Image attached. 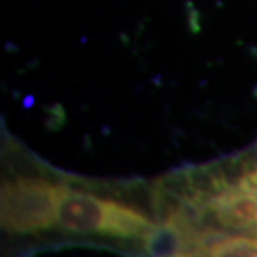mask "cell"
Returning a JSON list of instances; mask_svg holds the SVG:
<instances>
[{"mask_svg": "<svg viewBox=\"0 0 257 257\" xmlns=\"http://www.w3.org/2000/svg\"><path fill=\"white\" fill-rule=\"evenodd\" d=\"M57 225L67 232L119 239L151 237L156 229L152 220L136 207L75 189H67Z\"/></svg>", "mask_w": 257, "mask_h": 257, "instance_id": "1", "label": "cell"}, {"mask_svg": "<svg viewBox=\"0 0 257 257\" xmlns=\"http://www.w3.org/2000/svg\"><path fill=\"white\" fill-rule=\"evenodd\" d=\"M67 189L44 177L7 181L0 192L2 227L10 234H35L50 229L57 224Z\"/></svg>", "mask_w": 257, "mask_h": 257, "instance_id": "2", "label": "cell"}, {"mask_svg": "<svg viewBox=\"0 0 257 257\" xmlns=\"http://www.w3.org/2000/svg\"><path fill=\"white\" fill-rule=\"evenodd\" d=\"M204 254L220 255V257H257V235L234 234V235H217L210 244H204Z\"/></svg>", "mask_w": 257, "mask_h": 257, "instance_id": "3", "label": "cell"}]
</instances>
